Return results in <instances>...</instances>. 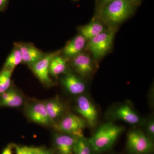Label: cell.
Here are the masks:
<instances>
[{"label":"cell","instance_id":"6da1fadb","mask_svg":"<svg viewBox=\"0 0 154 154\" xmlns=\"http://www.w3.org/2000/svg\"><path fill=\"white\" fill-rule=\"evenodd\" d=\"M131 0H115L97 13L98 18L111 28L128 19L134 13L136 6Z\"/></svg>","mask_w":154,"mask_h":154},{"label":"cell","instance_id":"7a4b0ae2","mask_svg":"<svg viewBox=\"0 0 154 154\" xmlns=\"http://www.w3.org/2000/svg\"><path fill=\"white\" fill-rule=\"evenodd\" d=\"M124 129L123 126L108 122L99 127L89 142L96 153L105 152L111 148Z\"/></svg>","mask_w":154,"mask_h":154},{"label":"cell","instance_id":"3957f363","mask_svg":"<svg viewBox=\"0 0 154 154\" xmlns=\"http://www.w3.org/2000/svg\"><path fill=\"white\" fill-rule=\"evenodd\" d=\"M110 28L91 38L86 45V48L96 60L104 57L112 47L115 33L114 30Z\"/></svg>","mask_w":154,"mask_h":154},{"label":"cell","instance_id":"277c9868","mask_svg":"<svg viewBox=\"0 0 154 154\" xmlns=\"http://www.w3.org/2000/svg\"><path fill=\"white\" fill-rule=\"evenodd\" d=\"M153 142L143 131L134 129L128 134L127 146L131 154H149L153 149Z\"/></svg>","mask_w":154,"mask_h":154},{"label":"cell","instance_id":"5b68a950","mask_svg":"<svg viewBox=\"0 0 154 154\" xmlns=\"http://www.w3.org/2000/svg\"><path fill=\"white\" fill-rule=\"evenodd\" d=\"M88 125L85 119L79 116L69 113L62 119L54 126L57 130L62 133L79 137L83 136V132Z\"/></svg>","mask_w":154,"mask_h":154},{"label":"cell","instance_id":"8992f818","mask_svg":"<svg viewBox=\"0 0 154 154\" xmlns=\"http://www.w3.org/2000/svg\"><path fill=\"white\" fill-rule=\"evenodd\" d=\"M76 110L80 116L87 122L91 128L96 126L98 121V112L91 99L85 95H81L76 100Z\"/></svg>","mask_w":154,"mask_h":154},{"label":"cell","instance_id":"52a82bcc","mask_svg":"<svg viewBox=\"0 0 154 154\" xmlns=\"http://www.w3.org/2000/svg\"><path fill=\"white\" fill-rule=\"evenodd\" d=\"M108 115L110 118L120 120L131 125H139L143 123V119L131 105L123 103L113 107Z\"/></svg>","mask_w":154,"mask_h":154},{"label":"cell","instance_id":"ba28073f","mask_svg":"<svg viewBox=\"0 0 154 154\" xmlns=\"http://www.w3.org/2000/svg\"><path fill=\"white\" fill-rule=\"evenodd\" d=\"M61 52V51H59L45 54L38 61L30 66L34 74L43 85L46 86L52 85L53 82L50 76V63L52 58Z\"/></svg>","mask_w":154,"mask_h":154},{"label":"cell","instance_id":"9c48e42d","mask_svg":"<svg viewBox=\"0 0 154 154\" xmlns=\"http://www.w3.org/2000/svg\"><path fill=\"white\" fill-rule=\"evenodd\" d=\"M71 64L74 69L83 78H88L93 74L94 67L89 55L81 53L72 58Z\"/></svg>","mask_w":154,"mask_h":154},{"label":"cell","instance_id":"30bf717a","mask_svg":"<svg viewBox=\"0 0 154 154\" xmlns=\"http://www.w3.org/2000/svg\"><path fill=\"white\" fill-rule=\"evenodd\" d=\"M27 114L31 121L37 124L47 125L52 123L44 102H36L30 105L27 110Z\"/></svg>","mask_w":154,"mask_h":154},{"label":"cell","instance_id":"8fae6325","mask_svg":"<svg viewBox=\"0 0 154 154\" xmlns=\"http://www.w3.org/2000/svg\"><path fill=\"white\" fill-rule=\"evenodd\" d=\"M15 44L19 48L22 54V63L29 66L38 61L45 54L33 44L22 42Z\"/></svg>","mask_w":154,"mask_h":154},{"label":"cell","instance_id":"7c38bea8","mask_svg":"<svg viewBox=\"0 0 154 154\" xmlns=\"http://www.w3.org/2000/svg\"><path fill=\"white\" fill-rule=\"evenodd\" d=\"M61 82L68 92L72 95H82L86 91L85 83L79 77L72 73H70L64 76Z\"/></svg>","mask_w":154,"mask_h":154},{"label":"cell","instance_id":"4fadbf2b","mask_svg":"<svg viewBox=\"0 0 154 154\" xmlns=\"http://www.w3.org/2000/svg\"><path fill=\"white\" fill-rule=\"evenodd\" d=\"M77 138L62 133L55 135L54 144L59 153L74 154V148Z\"/></svg>","mask_w":154,"mask_h":154},{"label":"cell","instance_id":"5bb4252c","mask_svg":"<svg viewBox=\"0 0 154 154\" xmlns=\"http://www.w3.org/2000/svg\"><path fill=\"white\" fill-rule=\"evenodd\" d=\"M86 42V39L81 34L75 36L67 42L63 49L62 52L64 57L72 58L79 54L85 47Z\"/></svg>","mask_w":154,"mask_h":154},{"label":"cell","instance_id":"9a60e30c","mask_svg":"<svg viewBox=\"0 0 154 154\" xmlns=\"http://www.w3.org/2000/svg\"><path fill=\"white\" fill-rule=\"evenodd\" d=\"M79 31L86 40H89L104 32V26L98 19H95L88 25L80 27Z\"/></svg>","mask_w":154,"mask_h":154},{"label":"cell","instance_id":"2e32d148","mask_svg":"<svg viewBox=\"0 0 154 154\" xmlns=\"http://www.w3.org/2000/svg\"><path fill=\"white\" fill-rule=\"evenodd\" d=\"M48 114L52 122L63 115L65 107L62 102L58 97L50 99L45 102Z\"/></svg>","mask_w":154,"mask_h":154},{"label":"cell","instance_id":"e0dca14e","mask_svg":"<svg viewBox=\"0 0 154 154\" xmlns=\"http://www.w3.org/2000/svg\"><path fill=\"white\" fill-rule=\"evenodd\" d=\"M57 54L51 60L49 65L50 75L56 77L63 74L66 72L67 68L68 59L60 55Z\"/></svg>","mask_w":154,"mask_h":154},{"label":"cell","instance_id":"ac0fdd59","mask_svg":"<svg viewBox=\"0 0 154 154\" xmlns=\"http://www.w3.org/2000/svg\"><path fill=\"white\" fill-rule=\"evenodd\" d=\"M22 63V54L19 48L15 44L14 48L8 56L4 64L3 68L14 71L15 68Z\"/></svg>","mask_w":154,"mask_h":154},{"label":"cell","instance_id":"d6986e66","mask_svg":"<svg viewBox=\"0 0 154 154\" xmlns=\"http://www.w3.org/2000/svg\"><path fill=\"white\" fill-rule=\"evenodd\" d=\"M93 149L89 139L84 136L78 137L74 148V154H96Z\"/></svg>","mask_w":154,"mask_h":154},{"label":"cell","instance_id":"ffe728a7","mask_svg":"<svg viewBox=\"0 0 154 154\" xmlns=\"http://www.w3.org/2000/svg\"><path fill=\"white\" fill-rule=\"evenodd\" d=\"M13 71L5 68L0 71V95L10 89Z\"/></svg>","mask_w":154,"mask_h":154},{"label":"cell","instance_id":"44dd1931","mask_svg":"<svg viewBox=\"0 0 154 154\" xmlns=\"http://www.w3.org/2000/svg\"><path fill=\"white\" fill-rule=\"evenodd\" d=\"M23 98L20 93L15 90V92L5 102L0 103L1 107H19L22 105Z\"/></svg>","mask_w":154,"mask_h":154},{"label":"cell","instance_id":"7402d4cb","mask_svg":"<svg viewBox=\"0 0 154 154\" xmlns=\"http://www.w3.org/2000/svg\"><path fill=\"white\" fill-rule=\"evenodd\" d=\"M146 134L153 141L154 138V120L153 118L149 119L146 124Z\"/></svg>","mask_w":154,"mask_h":154},{"label":"cell","instance_id":"603a6c76","mask_svg":"<svg viewBox=\"0 0 154 154\" xmlns=\"http://www.w3.org/2000/svg\"><path fill=\"white\" fill-rule=\"evenodd\" d=\"M14 146L16 148V154H33V147L17 145Z\"/></svg>","mask_w":154,"mask_h":154},{"label":"cell","instance_id":"cb8c5ba5","mask_svg":"<svg viewBox=\"0 0 154 154\" xmlns=\"http://www.w3.org/2000/svg\"><path fill=\"white\" fill-rule=\"evenodd\" d=\"M33 154H52L46 149L42 147H33Z\"/></svg>","mask_w":154,"mask_h":154},{"label":"cell","instance_id":"d4e9b609","mask_svg":"<svg viewBox=\"0 0 154 154\" xmlns=\"http://www.w3.org/2000/svg\"><path fill=\"white\" fill-rule=\"evenodd\" d=\"M115 0H99L97 6V13L101 11L105 5L108 3L111 2Z\"/></svg>","mask_w":154,"mask_h":154},{"label":"cell","instance_id":"484cf974","mask_svg":"<svg viewBox=\"0 0 154 154\" xmlns=\"http://www.w3.org/2000/svg\"><path fill=\"white\" fill-rule=\"evenodd\" d=\"M14 147V145L9 144L4 149L2 154H13V148Z\"/></svg>","mask_w":154,"mask_h":154},{"label":"cell","instance_id":"4316f807","mask_svg":"<svg viewBox=\"0 0 154 154\" xmlns=\"http://www.w3.org/2000/svg\"><path fill=\"white\" fill-rule=\"evenodd\" d=\"M9 0H0V12L4 11L5 10L8 5Z\"/></svg>","mask_w":154,"mask_h":154},{"label":"cell","instance_id":"83f0119b","mask_svg":"<svg viewBox=\"0 0 154 154\" xmlns=\"http://www.w3.org/2000/svg\"><path fill=\"white\" fill-rule=\"evenodd\" d=\"M134 4H136V5H138L139 3L140 2L141 0H131Z\"/></svg>","mask_w":154,"mask_h":154},{"label":"cell","instance_id":"f1b7e54d","mask_svg":"<svg viewBox=\"0 0 154 154\" xmlns=\"http://www.w3.org/2000/svg\"><path fill=\"white\" fill-rule=\"evenodd\" d=\"M96 1H97V2H99V0H96Z\"/></svg>","mask_w":154,"mask_h":154},{"label":"cell","instance_id":"f546056e","mask_svg":"<svg viewBox=\"0 0 154 154\" xmlns=\"http://www.w3.org/2000/svg\"><path fill=\"white\" fill-rule=\"evenodd\" d=\"M74 1H77V0H74Z\"/></svg>","mask_w":154,"mask_h":154}]
</instances>
